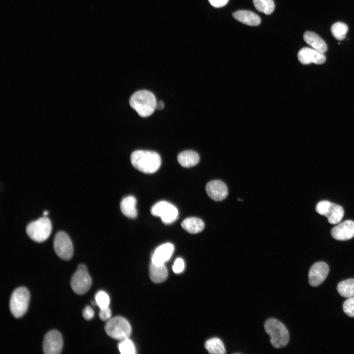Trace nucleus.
<instances>
[{"label":"nucleus","instance_id":"cd10ccee","mask_svg":"<svg viewBox=\"0 0 354 354\" xmlns=\"http://www.w3.org/2000/svg\"><path fill=\"white\" fill-rule=\"evenodd\" d=\"M95 301L100 309L109 307L110 298L108 294L104 291H100L95 295Z\"/></svg>","mask_w":354,"mask_h":354},{"label":"nucleus","instance_id":"393cba45","mask_svg":"<svg viewBox=\"0 0 354 354\" xmlns=\"http://www.w3.org/2000/svg\"><path fill=\"white\" fill-rule=\"evenodd\" d=\"M256 9L266 15L271 14L275 8L273 0H253Z\"/></svg>","mask_w":354,"mask_h":354},{"label":"nucleus","instance_id":"6ab92c4d","mask_svg":"<svg viewBox=\"0 0 354 354\" xmlns=\"http://www.w3.org/2000/svg\"><path fill=\"white\" fill-rule=\"evenodd\" d=\"M137 201L135 197L129 196L124 198L121 201L120 206L122 213L126 216L134 218L137 217Z\"/></svg>","mask_w":354,"mask_h":354},{"label":"nucleus","instance_id":"20e7f679","mask_svg":"<svg viewBox=\"0 0 354 354\" xmlns=\"http://www.w3.org/2000/svg\"><path fill=\"white\" fill-rule=\"evenodd\" d=\"M108 336L119 340L128 338L132 331L128 321L121 316H117L108 320L105 326Z\"/></svg>","mask_w":354,"mask_h":354},{"label":"nucleus","instance_id":"5701e85b","mask_svg":"<svg viewBox=\"0 0 354 354\" xmlns=\"http://www.w3.org/2000/svg\"><path fill=\"white\" fill-rule=\"evenodd\" d=\"M337 291L344 297L354 296V279H348L340 282L337 285Z\"/></svg>","mask_w":354,"mask_h":354},{"label":"nucleus","instance_id":"72a5a7b5","mask_svg":"<svg viewBox=\"0 0 354 354\" xmlns=\"http://www.w3.org/2000/svg\"><path fill=\"white\" fill-rule=\"evenodd\" d=\"M164 105L162 101H159L156 103V109L160 110L164 108Z\"/></svg>","mask_w":354,"mask_h":354},{"label":"nucleus","instance_id":"423d86ee","mask_svg":"<svg viewBox=\"0 0 354 354\" xmlns=\"http://www.w3.org/2000/svg\"><path fill=\"white\" fill-rule=\"evenodd\" d=\"M52 231V224L50 219L43 217L30 222L27 227L26 232L33 241L41 242L46 240Z\"/></svg>","mask_w":354,"mask_h":354},{"label":"nucleus","instance_id":"ddd939ff","mask_svg":"<svg viewBox=\"0 0 354 354\" xmlns=\"http://www.w3.org/2000/svg\"><path fill=\"white\" fill-rule=\"evenodd\" d=\"M297 57L299 61L303 64H309L311 63L321 64L324 63L326 60L324 53L308 47H304L300 50Z\"/></svg>","mask_w":354,"mask_h":354},{"label":"nucleus","instance_id":"1a4fd4ad","mask_svg":"<svg viewBox=\"0 0 354 354\" xmlns=\"http://www.w3.org/2000/svg\"><path fill=\"white\" fill-rule=\"evenodd\" d=\"M53 246L56 253L60 259L68 260L72 258L73 254L72 243L65 232H59L56 234Z\"/></svg>","mask_w":354,"mask_h":354},{"label":"nucleus","instance_id":"f03ea898","mask_svg":"<svg viewBox=\"0 0 354 354\" xmlns=\"http://www.w3.org/2000/svg\"><path fill=\"white\" fill-rule=\"evenodd\" d=\"M156 103L153 93L147 90L136 91L129 100L130 106L142 117L150 116L156 109Z\"/></svg>","mask_w":354,"mask_h":354},{"label":"nucleus","instance_id":"9b49d317","mask_svg":"<svg viewBox=\"0 0 354 354\" xmlns=\"http://www.w3.org/2000/svg\"><path fill=\"white\" fill-rule=\"evenodd\" d=\"M70 285L73 292L78 295L87 292L91 285V279L87 270L77 269L71 278Z\"/></svg>","mask_w":354,"mask_h":354},{"label":"nucleus","instance_id":"dca6fc26","mask_svg":"<svg viewBox=\"0 0 354 354\" xmlns=\"http://www.w3.org/2000/svg\"><path fill=\"white\" fill-rule=\"evenodd\" d=\"M174 251V246L171 243H166L159 246L152 256V263L158 265L164 264L170 259Z\"/></svg>","mask_w":354,"mask_h":354},{"label":"nucleus","instance_id":"f8f14e48","mask_svg":"<svg viewBox=\"0 0 354 354\" xmlns=\"http://www.w3.org/2000/svg\"><path fill=\"white\" fill-rule=\"evenodd\" d=\"M328 272L329 267L327 264L323 262L316 263L309 271V284L312 287L318 286L325 279Z\"/></svg>","mask_w":354,"mask_h":354},{"label":"nucleus","instance_id":"c85d7f7f","mask_svg":"<svg viewBox=\"0 0 354 354\" xmlns=\"http://www.w3.org/2000/svg\"><path fill=\"white\" fill-rule=\"evenodd\" d=\"M344 313L349 317H354V296L348 298L343 303Z\"/></svg>","mask_w":354,"mask_h":354},{"label":"nucleus","instance_id":"7c9ffc66","mask_svg":"<svg viewBox=\"0 0 354 354\" xmlns=\"http://www.w3.org/2000/svg\"><path fill=\"white\" fill-rule=\"evenodd\" d=\"M100 319L102 321H107L110 319L111 317V311L109 307L100 309L99 313Z\"/></svg>","mask_w":354,"mask_h":354},{"label":"nucleus","instance_id":"a878e982","mask_svg":"<svg viewBox=\"0 0 354 354\" xmlns=\"http://www.w3.org/2000/svg\"><path fill=\"white\" fill-rule=\"evenodd\" d=\"M348 28L346 24L342 22H337L331 28L333 36L337 40H342L346 37Z\"/></svg>","mask_w":354,"mask_h":354},{"label":"nucleus","instance_id":"6e6552de","mask_svg":"<svg viewBox=\"0 0 354 354\" xmlns=\"http://www.w3.org/2000/svg\"><path fill=\"white\" fill-rule=\"evenodd\" d=\"M152 215L160 217L164 224H171L178 218L177 209L172 204L166 201H160L151 208Z\"/></svg>","mask_w":354,"mask_h":354},{"label":"nucleus","instance_id":"0eeeda50","mask_svg":"<svg viewBox=\"0 0 354 354\" xmlns=\"http://www.w3.org/2000/svg\"><path fill=\"white\" fill-rule=\"evenodd\" d=\"M316 211L327 217L328 222L337 224L342 219L344 211L343 207L328 201L319 202L316 206Z\"/></svg>","mask_w":354,"mask_h":354},{"label":"nucleus","instance_id":"f257e3e1","mask_svg":"<svg viewBox=\"0 0 354 354\" xmlns=\"http://www.w3.org/2000/svg\"><path fill=\"white\" fill-rule=\"evenodd\" d=\"M130 159L135 168L146 174L156 172L161 164L160 156L153 151L136 150L131 154Z\"/></svg>","mask_w":354,"mask_h":354},{"label":"nucleus","instance_id":"f704fd0d","mask_svg":"<svg viewBox=\"0 0 354 354\" xmlns=\"http://www.w3.org/2000/svg\"><path fill=\"white\" fill-rule=\"evenodd\" d=\"M78 269L84 270H87L86 266L84 265V264L79 265L78 266Z\"/></svg>","mask_w":354,"mask_h":354},{"label":"nucleus","instance_id":"473e14b6","mask_svg":"<svg viewBox=\"0 0 354 354\" xmlns=\"http://www.w3.org/2000/svg\"><path fill=\"white\" fill-rule=\"evenodd\" d=\"M210 4L214 7H221L225 6L229 0H208Z\"/></svg>","mask_w":354,"mask_h":354},{"label":"nucleus","instance_id":"412c9836","mask_svg":"<svg viewBox=\"0 0 354 354\" xmlns=\"http://www.w3.org/2000/svg\"><path fill=\"white\" fill-rule=\"evenodd\" d=\"M149 276L155 283L164 282L168 277V271L164 264L155 265L151 263L149 267Z\"/></svg>","mask_w":354,"mask_h":354},{"label":"nucleus","instance_id":"a211bd4d","mask_svg":"<svg viewBox=\"0 0 354 354\" xmlns=\"http://www.w3.org/2000/svg\"><path fill=\"white\" fill-rule=\"evenodd\" d=\"M304 41L312 48L323 53L327 50V45L324 40L316 33L307 31L303 34Z\"/></svg>","mask_w":354,"mask_h":354},{"label":"nucleus","instance_id":"2f4dec72","mask_svg":"<svg viewBox=\"0 0 354 354\" xmlns=\"http://www.w3.org/2000/svg\"><path fill=\"white\" fill-rule=\"evenodd\" d=\"M94 313L92 309L89 306H86L83 311V316L85 319L89 320L94 316Z\"/></svg>","mask_w":354,"mask_h":354},{"label":"nucleus","instance_id":"2eb2a0df","mask_svg":"<svg viewBox=\"0 0 354 354\" xmlns=\"http://www.w3.org/2000/svg\"><path fill=\"white\" fill-rule=\"evenodd\" d=\"M332 236L339 240H346L354 237V222L348 220L333 227L331 231Z\"/></svg>","mask_w":354,"mask_h":354},{"label":"nucleus","instance_id":"f3484780","mask_svg":"<svg viewBox=\"0 0 354 354\" xmlns=\"http://www.w3.org/2000/svg\"><path fill=\"white\" fill-rule=\"evenodd\" d=\"M233 16L237 21L243 24L256 26L261 23V19L258 15L254 12L245 10H241L233 13Z\"/></svg>","mask_w":354,"mask_h":354},{"label":"nucleus","instance_id":"aec40b11","mask_svg":"<svg viewBox=\"0 0 354 354\" xmlns=\"http://www.w3.org/2000/svg\"><path fill=\"white\" fill-rule=\"evenodd\" d=\"M177 158L179 164L185 168L196 165L200 160L198 154L191 150H185L180 152L178 155Z\"/></svg>","mask_w":354,"mask_h":354},{"label":"nucleus","instance_id":"7ed1b4c3","mask_svg":"<svg viewBox=\"0 0 354 354\" xmlns=\"http://www.w3.org/2000/svg\"><path fill=\"white\" fill-rule=\"evenodd\" d=\"M265 329L270 336L271 345L276 348L285 346L289 341V334L285 326L277 319L270 318L265 324Z\"/></svg>","mask_w":354,"mask_h":354},{"label":"nucleus","instance_id":"4468645a","mask_svg":"<svg viewBox=\"0 0 354 354\" xmlns=\"http://www.w3.org/2000/svg\"><path fill=\"white\" fill-rule=\"evenodd\" d=\"M208 196L213 200L220 201L228 196V188L226 184L220 180H214L208 182L206 186Z\"/></svg>","mask_w":354,"mask_h":354},{"label":"nucleus","instance_id":"c9c22d12","mask_svg":"<svg viewBox=\"0 0 354 354\" xmlns=\"http://www.w3.org/2000/svg\"><path fill=\"white\" fill-rule=\"evenodd\" d=\"M43 214L44 216H46L48 214V212L47 211H45L43 212Z\"/></svg>","mask_w":354,"mask_h":354},{"label":"nucleus","instance_id":"b1692460","mask_svg":"<svg viewBox=\"0 0 354 354\" xmlns=\"http://www.w3.org/2000/svg\"><path fill=\"white\" fill-rule=\"evenodd\" d=\"M206 349L210 354H224L226 350L222 340L216 337L207 340L205 345Z\"/></svg>","mask_w":354,"mask_h":354},{"label":"nucleus","instance_id":"c756f323","mask_svg":"<svg viewBox=\"0 0 354 354\" xmlns=\"http://www.w3.org/2000/svg\"><path fill=\"white\" fill-rule=\"evenodd\" d=\"M184 268V263L183 260L180 258H177L174 262L173 266V270L176 273L181 272Z\"/></svg>","mask_w":354,"mask_h":354},{"label":"nucleus","instance_id":"4be33fe9","mask_svg":"<svg viewBox=\"0 0 354 354\" xmlns=\"http://www.w3.org/2000/svg\"><path fill=\"white\" fill-rule=\"evenodd\" d=\"M181 225L184 230L190 234L200 233L205 228L204 222L202 219L193 217L185 219Z\"/></svg>","mask_w":354,"mask_h":354},{"label":"nucleus","instance_id":"39448f33","mask_svg":"<svg viewBox=\"0 0 354 354\" xmlns=\"http://www.w3.org/2000/svg\"><path fill=\"white\" fill-rule=\"evenodd\" d=\"M30 299V293L25 287H19L13 291L10 298L9 308L14 317L20 318L26 313Z\"/></svg>","mask_w":354,"mask_h":354},{"label":"nucleus","instance_id":"9d476101","mask_svg":"<svg viewBox=\"0 0 354 354\" xmlns=\"http://www.w3.org/2000/svg\"><path fill=\"white\" fill-rule=\"evenodd\" d=\"M63 347V340L61 334L56 330L48 332L45 336L43 342V351L45 354H59Z\"/></svg>","mask_w":354,"mask_h":354},{"label":"nucleus","instance_id":"bb28decb","mask_svg":"<svg viewBox=\"0 0 354 354\" xmlns=\"http://www.w3.org/2000/svg\"><path fill=\"white\" fill-rule=\"evenodd\" d=\"M118 349L122 354H134L135 353L134 345L128 338L121 340L118 345Z\"/></svg>","mask_w":354,"mask_h":354}]
</instances>
